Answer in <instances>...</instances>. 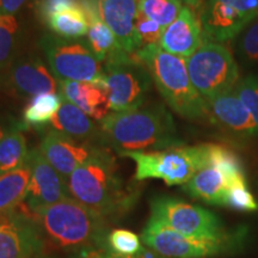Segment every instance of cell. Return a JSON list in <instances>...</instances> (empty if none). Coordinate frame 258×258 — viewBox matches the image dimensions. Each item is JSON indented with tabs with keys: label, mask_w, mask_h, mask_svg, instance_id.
Instances as JSON below:
<instances>
[{
	"label": "cell",
	"mask_w": 258,
	"mask_h": 258,
	"mask_svg": "<svg viewBox=\"0 0 258 258\" xmlns=\"http://www.w3.org/2000/svg\"><path fill=\"white\" fill-rule=\"evenodd\" d=\"M101 123L103 141L120 156L180 146L172 116L164 105L110 112Z\"/></svg>",
	"instance_id": "cell-1"
},
{
	"label": "cell",
	"mask_w": 258,
	"mask_h": 258,
	"mask_svg": "<svg viewBox=\"0 0 258 258\" xmlns=\"http://www.w3.org/2000/svg\"><path fill=\"white\" fill-rule=\"evenodd\" d=\"M66 184L71 198L106 219L129 211L138 196L123 185L109 150L79 166Z\"/></svg>",
	"instance_id": "cell-2"
},
{
	"label": "cell",
	"mask_w": 258,
	"mask_h": 258,
	"mask_svg": "<svg viewBox=\"0 0 258 258\" xmlns=\"http://www.w3.org/2000/svg\"><path fill=\"white\" fill-rule=\"evenodd\" d=\"M134 55L146 67L158 91L173 111L186 120L211 121L207 103L190 80L185 59L159 46L141 48Z\"/></svg>",
	"instance_id": "cell-3"
},
{
	"label": "cell",
	"mask_w": 258,
	"mask_h": 258,
	"mask_svg": "<svg viewBox=\"0 0 258 258\" xmlns=\"http://www.w3.org/2000/svg\"><path fill=\"white\" fill-rule=\"evenodd\" d=\"M49 239L67 250L104 246L108 219L72 198L31 213Z\"/></svg>",
	"instance_id": "cell-4"
},
{
	"label": "cell",
	"mask_w": 258,
	"mask_h": 258,
	"mask_svg": "<svg viewBox=\"0 0 258 258\" xmlns=\"http://www.w3.org/2000/svg\"><path fill=\"white\" fill-rule=\"evenodd\" d=\"M213 144L177 146L151 152H129L135 163V179H161L167 185H184L211 163Z\"/></svg>",
	"instance_id": "cell-5"
},
{
	"label": "cell",
	"mask_w": 258,
	"mask_h": 258,
	"mask_svg": "<svg viewBox=\"0 0 258 258\" xmlns=\"http://www.w3.org/2000/svg\"><path fill=\"white\" fill-rule=\"evenodd\" d=\"M104 62L103 86L108 92L110 110L121 112L140 109L152 85L146 67L134 54L123 49L116 51Z\"/></svg>",
	"instance_id": "cell-6"
},
{
	"label": "cell",
	"mask_w": 258,
	"mask_h": 258,
	"mask_svg": "<svg viewBox=\"0 0 258 258\" xmlns=\"http://www.w3.org/2000/svg\"><path fill=\"white\" fill-rule=\"evenodd\" d=\"M185 62L194 88L206 102L233 89L239 82L238 64L222 43L203 42Z\"/></svg>",
	"instance_id": "cell-7"
},
{
	"label": "cell",
	"mask_w": 258,
	"mask_h": 258,
	"mask_svg": "<svg viewBox=\"0 0 258 258\" xmlns=\"http://www.w3.org/2000/svg\"><path fill=\"white\" fill-rule=\"evenodd\" d=\"M42 47L50 72L57 80L103 85L104 67L96 59L86 43L47 36L42 41Z\"/></svg>",
	"instance_id": "cell-8"
},
{
	"label": "cell",
	"mask_w": 258,
	"mask_h": 258,
	"mask_svg": "<svg viewBox=\"0 0 258 258\" xmlns=\"http://www.w3.org/2000/svg\"><path fill=\"white\" fill-rule=\"evenodd\" d=\"M245 179L246 177L239 158L228 148L213 144L211 163L198 171L183 185V190L195 199L222 206L228 188Z\"/></svg>",
	"instance_id": "cell-9"
},
{
	"label": "cell",
	"mask_w": 258,
	"mask_h": 258,
	"mask_svg": "<svg viewBox=\"0 0 258 258\" xmlns=\"http://www.w3.org/2000/svg\"><path fill=\"white\" fill-rule=\"evenodd\" d=\"M151 217L198 239H222L230 235L214 213L170 196H159L151 202Z\"/></svg>",
	"instance_id": "cell-10"
},
{
	"label": "cell",
	"mask_w": 258,
	"mask_h": 258,
	"mask_svg": "<svg viewBox=\"0 0 258 258\" xmlns=\"http://www.w3.org/2000/svg\"><path fill=\"white\" fill-rule=\"evenodd\" d=\"M144 244L165 258H206L227 252L234 247L231 235L222 239L188 237L150 217L141 235Z\"/></svg>",
	"instance_id": "cell-11"
},
{
	"label": "cell",
	"mask_w": 258,
	"mask_h": 258,
	"mask_svg": "<svg viewBox=\"0 0 258 258\" xmlns=\"http://www.w3.org/2000/svg\"><path fill=\"white\" fill-rule=\"evenodd\" d=\"M258 17V0H205L200 15L206 42L233 40Z\"/></svg>",
	"instance_id": "cell-12"
},
{
	"label": "cell",
	"mask_w": 258,
	"mask_h": 258,
	"mask_svg": "<svg viewBox=\"0 0 258 258\" xmlns=\"http://www.w3.org/2000/svg\"><path fill=\"white\" fill-rule=\"evenodd\" d=\"M43 251V232L27 208L0 214V258H35Z\"/></svg>",
	"instance_id": "cell-13"
},
{
	"label": "cell",
	"mask_w": 258,
	"mask_h": 258,
	"mask_svg": "<svg viewBox=\"0 0 258 258\" xmlns=\"http://www.w3.org/2000/svg\"><path fill=\"white\" fill-rule=\"evenodd\" d=\"M38 150L66 180L79 166L99 156L106 148L101 145L76 140L50 128L44 133Z\"/></svg>",
	"instance_id": "cell-14"
},
{
	"label": "cell",
	"mask_w": 258,
	"mask_h": 258,
	"mask_svg": "<svg viewBox=\"0 0 258 258\" xmlns=\"http://www.w3.org/2000/svg\"><path fill=\"white\" fill-rule=\"evenodd\" d=\"M27 164L30 166L31 177L23 205L29 212L71 198L66 180L48 163L38 148L29 151Z\"/></svg>",
	"instance_id": "cell-15"
},
{
	"label": "cell",
	"mask_w": 258,
	"mask_h": 258,
	"mask_svg": "<svg viewBox=\"0 0 258 258\" xmlns=\"http://www.w3.org/2000/svg\"><path fill=\"white\" fill-rule=\"evenodd\" d=\"M0 86L18 96L34 97L59 91V82L36 55L17 56L0 73Z\"/></svg>",
	"instance_id": "cell-16"
},
{
	"label": "cell",
	"mask_w": 258,
	"mask_h": 258,
	"mask_svg": "<svg viewBox=\"0 0 258 258\" xmlns=\"http://www.w3.org/2000/svg\"><path fill=\"white\" fill-rule=\"evenodd\" d=\"M102 21L111 29L120 46L129 54L140 50L135 22L139 14V0H96Z\"/></svg>",
	"instance_id": "cell-17"
},
{
	"label": "cell",
	"mask_w": 258,
	"mask_h": 258,
	"mask_svg": "<svg viewBox=\"0 0 258 258\" xmlns=\"http://www.w3.org/2000/svg\"><path fill=\"white\" fill-rule=\"evenodd\" d=\"M200 18L189 6L183 8L178 17L164 29L159 47L172 55L188 59L203 44Z\"/></svg>",
	"instance_id": "cell-18"
},
{
	"label": "cell",
	"mask_w": 258,
	"mask_h": 258,
	"mask_svg": "<svg viewBox=\"0 0 258 258\" xmlns=\"http://www.w3.org/2000/svg\"><path fill=\"white\" fill-rule=\"evenodd\" d=\"M211 121L244 138L258 137V129L234 88L206 102Z\"/></svg>",
	"instance_id": "cell-19"
},
{
	"label": "cell",
	"mask_w": 258,
	"mask_h": 258,
	"mask_svg": "<svg viewBox=\"0 0 258 258\" xmlns=\"http://www.w3.org/2000/svg\"><path fill=\"white\" fill-rule=\"evenodd\" d=\"M61 97L83 110L86 115L102 122L110 114L108 92L103 85L95 83L57 80Z\"/></svg>",
	"instance_id": "cell-20"
},
{
	"label": "cell",
	"mask_w": 258,
	"mask_h": 258,
	"mask_svg": "<svg viewBox=\"0 0 258 258\" xmlns=\"http://www.w3.org/2000/svg\"><path fill=\"white\" fill-rule=\"evenodd\" d=\"M49 127L76 140L92 144H96L97 141L104 143L101 127H98L92 118L80 110L78 106L63 98L59 111L50 122Z\"/></svg>",
	"instance_id": "cell-21"
},
{
	"label": "cell",
	"mask_w": 258,
	"mask_h": 258,
	"mask_svg": "<svg viewBox=\"0 0 258 258\" xmlns=\"http://www.w3.org/2000/svg\"><path fill=\"white\" fill-rule=\"evenodd\" d=\"M89 18L88 47L99 62H103L116 51L123 49L115 34L99 17L96 0H82Z\"/></svg>",
	"instance_id": "cell-22"
},
{
	"label": "cell",
	"mask_w": 258,
	"mask_h": 258,
	"mask_svg": "<svg viewBox=\"0 0 258 258\" xmlns=\"http://www.w3.org/2000/svg\"><path fill=\"white\" fill-rule=\"evenodd\" d=\"M30 177L31 170L27 163L0 176V214L15 211L25 201Z\"/></svg>",
	"instance_id": "cell-23"
},
{
	"label": "cell",
	"mask_w": 258,
	"mask_h": 258,
	"mask_svg": "<svg viewBox=\"0 0 258 258\" xmlns=\"http://www.w3.org/2000/svg\"><path fill=\"white\" fill-rule=\"evenodd\" d=\"M44 22L51 32L64 40L86 36L89 31V18L83 2L79 8L57 12L49 16Z\"/></svg>",
	"instance_id": "cell-24"
},
{
	"label": "cell",
	"mask_w": 258,
	"mask_h": 258,
	"mask_svg": "<svg viewBox=\"0 0 258 258\" xmlns=\"http://www.w3.org/2000/svg\"><path fill=\"white\" fill-rule=\"evenodd\" d=\"M62 97L56 92H47L31 97L23 112V123L42 129L49 125L59 111Z\"/></svg>",
	"instance_id": "cell-25"
},
{
	"label": "cell",
	"mask_w": 258,
	"mask_h": 258,
	"mask_svg": "<svg viewBox=\"0 0 258 258\" xmlns=\"http://www.w3.org/2000/svg\"><path fill=\"white\" fill-rule=\"evenodd\" d=\"M27 140L22 131H14L0 140V176L24 166L28 157Z\"/></svg>",
	"instance_id": "cell-26"
},
{
	"label": "cell",
	"mask_w": 258,
	"mask_h": 258,
	"mask_svg": "<svg viewBox=\"0 0 258 258\" xmlns=\"http://www.w3.org/2000/svg\"><path fill=\"white\" fill-rule=\"evenodd\" d=\"M21 23L16 15H0V73L18 56Z\"/></svg>",
	"instance_id": "cell-27"
},
{
	"label": "cell",
	"mask_w": 258,
	"mask_h": 258,
	"mask_svg": "<svg viewBox=\"0 0 258 258\" xmlns=\"http://www.w3.org/2000/svg\"><path fill=\"white\" fill-rule=\"evenodd\" d=\"M183 8L182 0H139V12L163 28L175 22Z\"/></svg>",
	"instance_id": "cell-28"
},
{
	"label": "cell",
	"mask_w": 258,
	"mask_h": 258,
	"mask_svg": "<svg viewBox=\"0 0 258 258\" xmlns=\"http://www.w3.org/2000/svg\"><path fill=\"white\" fill-rule=\"evenodd\" d=\"M235 50L245 64L258 63V17L238 35Z\"/></svg>",
	"instance_id": "cell-29"
},
{
	"label": "cell",
	"mask_w": 258,
	"mask_h": 258,
	"mask_svg": "<svg viewBox=\"0 0 258 258\" xmlns=\"http://www.w3.org/2000/svg\"><path fill=\"white\" fill-rule=\"evenodd\" d=\"M106 241H108L109 247L121 256L133 257L143 251L140 237L134 232L123 230V228L111 231L108 234Z\"/></svg>",
	"instance_id": "cell-30"
},
{
	"label": "cell",
	"mask_w": 258,
	"mask_h": 258,
	"mask_svg": "<svg viewBox=\"0 0 258 258\" xmlns=\"http://www.w3.org/2000/svg\"><path fill=\"white\" fill-rule=\"evenodd\" d=\"M222 206L240 212H253L258 209V203L247 186L246 179L234 183L228 188Z\"/></svg>",
	"instance_id": "cell-31"
},
{
	"label": "cell",
	"mask_w": 258,
	"mask_h": 258,
	"mask_svg": "<svg viewBox=\"0 0 258 258\" xmlns=\"http://www.w3.org/2000/svg\"><path fill=\"white\" fill-rule=\"evenodd\" d=\"M234 91L243 104L246 106L258 129V84L256 76H249L235 84Z\"/></svg>",
	"instance_id": "cell-32"
},
{
	"label": "cell",
	"mask_w": 258,
	"mask_h": 258,
	"mask_svg": "<svg viewBox=\"0 0 258 258\" xmlns=\"http://www.w3.org/2000/svg\"><path fill=\"white\" fill-rule=\"evenodd\" d=\"M164 29L165 28L161 27L157 22L139 12L135 22V31H137L140 49L148 46H159Z\"/></svg>",
	"instance_id": "cell-33"
},
{
	"label": "cell",
	"mask_w": 258,
	"mask_h": 258,
	"mask_svg": "<svg viewBox=\"0 0 258 258\" xmlns=\"http://www.w3.org/2000/svg\"><path fill=\"white\" fill-rule=\"evenodd\" d=\"M82 6V0H38L37 14L46 21L49 16Z\"/></svg>",
	"instance_id": "cell-34"
},
{
	"label": "cell",
	"mask_w": 258,
	"mask_h": 258,
	"mask_svg": "<svg viewBox=\"0 0 258 258\" xmlns=\"http://www.w3.org/2000/svg\"><path fill=\"white\" fill-rule=\"evenodd\" d=\"M150 253L143 249L140 253L133 257H125L121 256V254L114 252L112 250L106 249L105 246H98V247H91V249H85L77 251L72 258H148Z\"/></svg>",
	"instance_id": "cell-35"
},
{
	"label": "cell",
	"mask_w": 258,
	"mask_h": 258,
	"mask_svg": "<svg viewBox=\"0 0 258 258\" xmlns=\"http://www.w3.org/2000/svg\"><path fill=\"white\" fill-rule=\"evenodd\" d=\"M25 127L23 122H19L10 115L0 112V140L14 131H22Z\"/></svg>",
	"instance_id": "cell-36"
},
{
	"label": "cell",
	"mask_w": 258,
	"mask_h": 258,
	"mask_svg": "<svg viewBox=\"0 0 258 258\" xmlns=\"http://www.w3.org/2000/svg\"><path fill=\"white\" fill-rule=\"evenodd\" d=\"M29 0H0V15H16Z\"/></svg>",
	"instance_id": "cell-37"
},
{
	"label": "cell",
	"mask_w": 258,
	"mask_h": 258,
	"mask_svg": "<svg viewBox=\"0 0 258 258\" xmlns=\"http://www.w3.org/2000/svg\"><path fill=\"white\" fill-rule=\"evenodd\" d=\"M182 2L185 3V4L188 5L190 9H192L194 11H195V10L202 9L203 2H205V0H182Z\"/></svg>",
	"instance_id": "cell-38"
},
{
	"label": "cell",
	"mask_w": 258,
	"mask_h": 258,
	"mask_svg": "<svg viewBox=\"0 0 258 258\" xmlns=\"http://www.w3.org/2000/svg\"><path fill=\"white\" fill-rule=\"evenodd\" d=\"M35 258H50V257H48V256H44V254L42 253V254H38V256H37V257H35Z\"/></svg>",
	"instance_id": "cell-39"
},
{
	"label": "cell",
	"mask_w": 258,
	"mask_h": 258,
	"mask_svg": "<svg viewBox=\"0 0 258 258\" xmlns=\"http://www.w3.org/2000/svg\"><path fill=\"white\" fill-rule=\"evenodd\" d=\"M256 82H257V84H258V76H256Z\"/></svg>",
	"instance_id": "cell-40"
}]
</instances>
